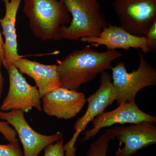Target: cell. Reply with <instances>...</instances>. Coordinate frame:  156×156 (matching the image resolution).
<instances>
[{"label": "cell", "instance_id": "cell-1", "mask_svg": "<svg viewBox=\"0 0 156 156\" xmlns=\"http://www.w3.org/2000/svg\"><path fill=\"white\" fill-rule=\"evenodd\" d=\"M122 54L116 50L95 51L87 46L57 60V69L62 87L78 91L83 84L93 80L99 73L111 69L113 61Z\"/></svg>", "mask_w": 156, "mask_h": 156}, {"label": "cell", "instance_id": "cell-2", "mask_svg": "<svg viewBox=\"0 0 156 156\" xmlns=\"http://www.w3.org/2000/svg\"><path fill=\"white\" fill-rule=\"evenodd\" d=\"M23 11L34 36L45 42L60 41V27L71 20L62 0H23Z\"/></svg>", "mask_w": 156, "mask_h": 156}, {"label": "cell", "instance_id": "cell-3", "mask_svg": "<svg viewBox=\"0 0 156 156\" xmlns=\"http://www.w3.org/2000/svg\"><path fill=\"white\" fill-rule=\"evenodd\" d=\"M69 12V25L62 27L59 40L77 41L85 37L98 36L108 24L98 0H62Z\"/></svg>", "mask_w": 156, "mask_h": 156}, {"label": "cell", "instance_id": "cell-4", "mask_svg": "<svg viewBox=\"0 0 156 156\" xmlns=\"http://www.w3.org/2000/svg\"><path fill=\"white\" fill-rule=\"evenodd\" d=\"M138 69L128 72L126 64L120 62L112 68V80L117 93V104L135 101L136 94L143 88L156 85V70L139 51Z\"/></svg>", "mask_w": 156, "mask_h": 156}, {"label": "cell", "instance_id": "cell-5", "mask_svg": "<svg viewBox=\"0 0 156 156\" xmlns=\"http://www.w3.org/2000/svg\"><path fill=\"white\" fill-rule=\"evenodd\" d=\"M112 6L120 26L133 35H145L156 21V0H115Z\"/></svg>", "mask_w": 156, "mask_h": 156}, {"label": "cell", "instance_id": "cell-6", "mask_svg": "<svg viewBox=\"0 0 156 156\" xmlns=\"http://www.w3.org/2000/svg\"><path fill=\"white\" fill-rule=\"evenodd\" d=\"M100 86L97 91L89 96L87 110L75 124V132L71 139L65 144V156H76L75 144L80 134L86 130L87 126L92 120L104 112L108 106L113 105L117 98V93L112 82L111 76L106 71L101 73Z\"/></svg>", "mask_w": 156, "mask_h": 156}, {"label": "cell", "instance_id": "cell-7", "mask_svg": "<svg viewBox=\"0 0 156 156\" xmlns=\"http://www.w3.org/2000/svg\"><path fill=\"white\" fill-rule=\"evenodd\" d=\"M5 68L9 73L10 85L8 95L0 107L1 111L20 110L28 112L34 108L41 111V98L36 86L30 85L12 63Z\"/></svg>", "mask_w": 156, "mask_h": 156}, {"label": "cell", "instance_id": "cell-8", "mask_svg": "<svg viewBox=\"0 0 156 156\" xmlns=\"http://www.w3.org/2000/svg\"><path fill=\"white\" fill-rule=\"evenodd\" d=\"M0 119L14 127L23 147L24 156H38L48 145L63 138V134L59 131L52 135H46L35 131L27 122L24 112L22 111H0Z\"/></svg>", "mask_w": 156, "mask_h": 156}, {"label": "cell", "instance_id": "cell-9", "mask_svg": "<svg viewBox=\"0 0 156 156\" xmlns=\"http://www.w3.org/2000/svg\"><path fill=\"white\" fill-rule=\"evenodd\" d=\"M124 147L114 156H131L138 151L156 143V127L154 123L143 122L127 127H114L106 130Z\"/></svg>", "mask_w": 156, "mask_h": 156}, {"label": "cell", "instance_id": "cell-10", "mask_svg": "<svg viewBox=\"0 0 156 156\" xmlns=\"http://www.w3.org/2000/svg\"><path fill=\"white\" fill-rule=\"evenodd\" d=\"M143 122L154 124L156 118L140 110L135 101L123 102L114 110L103 112L95 117L92 121L93 128L85 130L83 141H88L94 137L101 128L115 124H134Z\"/></svg>", "mask_w": 156, "mask_h": 156}, {"label": "cell", "instance_id": "cell-11", "mask_svg": "<svg viewBox=\"0 0 156 156\" xmlns=\"http://www.w3.org/2000/svg\"><path fill=\"white\" fill-rule=\"evenodd\" d=\"M42 110L50 116L68 120L81 112L87 102L83 92L59 87L42 98Z\"/></svg>", "mask_w": 156, "mask_h": 156}, {"label": "cell", "instance_id": "cell-12", "mask_svg": "<svg viewBox=\"0 0 156 156\" xmlns=\"http://www.w3.org/2000/svg\"><path fill=\"white\" fill-rule=\"evenodd\" d=\"M80 41L91 44L92 47L105 46L108 50L123 49L129 50L130 48L141 49L142 53H148L146 41L144 37H138L129 33L121 27L107 24L98 36L85 37Z\"/></svg>", "mask_w": 156, "mask_h": 156}, {"label": "cell", "instance_id": "cell-13", "mask_svg": "<svg viewBox=\"0 0 156 156\" xmlns=\"http://www.w3.org/2000/svg\"><path fill=\"white\" fill-rule=\"evenodd\" d=\"M12 63L20 73L33 79L41 98L51 91L62 87L57 64H42L22 57L14 60Z\"/></svg>", "mask_w": 156, "mask_h": 156}, {"label": "cell", "instance_id": "cell-14", "mask_svg": "<svg viewBox=\"0 0 156 156\" xmlns=\"http://www.w3.org/2000/svg\"><path fill=\"white\" fill-rule=\"evenodd\" d=\"M22 0H2L5 7V14L0 19V25L5 41L3 45L4 62L5 67L13 61L20 58L17 50V37L15 27L16 17Z\"/></svg>", "mask_w": 156, "mask_h": 156}, {"label": "cell", "instance_id": "cell-15", "mask_svg": "<svg viewBox=\"0 0 156 156\" xmlns=\"http://www.w3.org/2000/svg\"><path fill=\"white\" fill-rule=\"evenodd\" d=\"M114 139V137L105 130L98 139L91 144L87 156H106L110 141Z\"/></svg>", "mask_w": 156, "mask_h": 156}, {"label": "cell", "instance_id": "cell-16", "mask_svg": "<svg viewBox=\"0 0 156 156\" xmlns=\"http://www.w3.org/2000/svg\"><path fill=\"white\" fill-rule=\"evenodd\" d=\"M0 156H24L19 144H0Z\"/></svg>", "mask_w": 156, "mask_h": 156}, {"label": "cell", "instance_id": "cell-17", "mask_svg": "<svg viewBox=\"0 0 156 156\" xmlns=\"http://www.w3.org/2000/svg\"><path fill=\"white\" fill-rule=\"evenodd\" d=\"M9 124L7 122L0 121V133L3 134L9 143L19 144V139L17 137V132L9 126Z\"/></svg>", "mask_w": 156, "mask_h": 156}, {"label": "cell", "instance_id": "cell-18", "mask_svg": "<svg viewBox=\"0 0 156 156\" xmlns=\"http://www.w3.org/2000/svg\"><path fill=\"white\" fill-rule=\"evenodd\" d=\"M63 144V138L54 143L44 149V156H65Z\"/></svg>", "mask_w": 156, "mask_h": 156}, {"label": "cell", "instance_id": "cell-19", "mask_svg": "<svg viewBox=\"0 0 156 156\" xmlns=\"http://www.w3.org/2000/svg\"><path fill=\"white\" fill-rule=\"evenodd\" d=\"M147 47L148 52H156V21L151 26L145 34Z\"/></svg>", "mask_w": 156, "mask_h": 156}, {"label": "cell", "instance_id": "cell-20", "mask_svg": "<svg viewBox=\"0 0 156 156\" xmlns=\"http://www.w3.org/2000/svg\"><path fill=\"white\" fill-rule=\"evenodd\" d=\"M2 64V57H1V53H0V100L2 97V93L3 87H4V80L2 75L1 71V66Z\"/></svg>", "mask_w": 156, "mask_h": 156}, {"label": "cell", "instance_id": "cell-21", "mask_svg": "<svg viewBox=\"0 0 156 156\" xmlns=\"http://www.w3.org/2000/svg\"><path fill=\"white\" fill-rule=\"evenodd\" d=\"M4 41H3L1 30H0V53H1V57H2V64L4 62V53H3V45H4Z\"/></svg>", "mask_w": 156, "mask_h": 156}]
</instances>
